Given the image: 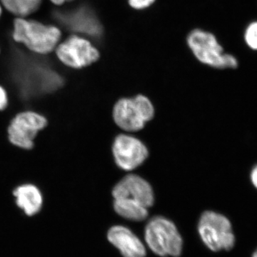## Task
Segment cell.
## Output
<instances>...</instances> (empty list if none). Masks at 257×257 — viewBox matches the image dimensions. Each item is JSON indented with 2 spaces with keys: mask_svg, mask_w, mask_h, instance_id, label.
<instances>
[{
  "mask_svg": "<svg viewBox=\"0 0 257 257\" xmlns=\"http://www.w3.org/2000/svg\"><path fill=\"white\" fill-rule=\"evenodd\" d=\"M12 40L32 53L47 56L54 52L62 41L63 33L58 27L35 19L15 18Z\"/></svg>",
  "mask_w": 257,
  "mask_h": 257,
  "instance_id": "1",
  "label": "cell"
},
{
  "mask_svg": "<svg viewBox=\"0 0 257 257\" xmlns=\"http://www.w3.org/2000/svg\"><path fill=\"white\" fill-rule=\"evenodd\" d=\"M192 53L199 62L216 69H235L238 60L234 56L225 53L215 35L200 29L192 30L187 39Z\"/></svg>",
  "mask_w": 257,
  "mask_h": 257,
  "instance_id": "2",
  "label": "cell"
},
{
  "mask_svg": "<svg viewBox=\"0 0 257 257\" xmlns=\"http://www.w3.org/2000/svg\"><path fill=\"white\" fill-rule=\"evenodd\" d=\"M203 242L211 251H230L235 244L232 224L227 216L213 211H204L199 223Z\"/></svg>",
  "mask_w": 257,
  "mask_h": 257,
  "instance_id": "3",
  "label": "cell"
},
{
  "mask_svg": "<svg viewBox=\"0 0 257 257\" xmlns=\"http://www.w3.org/2000/svg\"><path fill=\"white\" fill-rule=\"evenodd\" d=\"M145 239L152 251L161 256H180L182 239L173 222L162 216L150 221L145 229Z\"/></svg>",
  "mask_w": 257,
  "mask_h": 257,
  "instance_id": "4",
  "label": "cell"
},
{
  "mask_svg": "<svg viewBox=\"0 0 257 257\" xmlns=\"http://www.w3.org/2000/svg\"><path fill=\"white\" fill-rule=\"evenodd\" d=\"M155 115V108L147 96L138 95L132 99L123 98L115 104L113 109L114 122L126 132L143 130Z\"/></svg>",
  "mask_w": 257,
  "mask_h": 257,
  "instance_id": "5",
  "label": "cell"
},
{
  "mask_svg": "<svg viewBox=\"0 0 257 257\" xmlns=\"http://www.w3.org/2000/svg\"><path fill=\"white\" fill-rule=\"evenodd\" d=\"M47 124L48 119L41 113L30 109L20 111L12 118L8 124V141L22 150H32L37 135Z\"/></svg>",
  "mask_w": 257,
  "mask_h": 257,
  "instance_id": "6",
  "label": "cell"
},
{
  "mask_svg": "<svg viewBox=\"0 0 257 257\" xmlns=\"http://www.w3.org/2000/svg\"><path fill=\"white\" fill-rule=\"evenodd\" d=\"M54 53L61 64L72 69L86 68L100 57L99 50L90 40L74 34L62 40Z\"/></svg>",
  "mask_w": 257,
  "mask_h": 257,
  "instance_id": "7",
  "label": "cell"
},
{
  "mask_svg": "<svg viewBox=\"0 0 257 257\" xmlns=\"http://www.w3.org/2000/svg\"><path fill=\"white\" fill-rule=\"evenodd\" d=\"M53 19L57 24L80 36L99 38L103 27L95 13L89 7L82 6L72 10H54Z\"/></svg>",
  "mask_w": 257,
  "mask_h": 257,
  "instance_id": "8",
  "label": "cell"
},
{
  "mask_svg": "<svg viewBox=\"0 0 257 257\" xmlns=\"http://www.w3.org/2000/svg\"><path fill=\"white\" fill-rule=\"evenodd\" d=\"M116 165L125 171L138 168L148 157L149 152L143 142L130 135H118L112 146Z\"/></svg>",
  "mask_w": 257,
  "mask_h": 257,
  "instance_id": "9",
  "label": "cell"
},
{
  "mask_svg": "<svg viewBox=\"0 0 257 257\" xmlns=\"http://www.w3.org/2000/svg\"><path fill=\"white\" fill-rule=\"evenodd\" d=\"M115 199L127 198L138 202L148 209L155 201L151 185L143 177L136 175H128L115 185L112 190Z\"/></svg>",
  "mask_w": 257,
  "mask_h": 257,
  "instance_id": "10",
  "label": "cell"
},
{
  "mask_svg": "<svg viewBox=\"0 0 257 257\" xmlns=\"http://www.w3.org/2000/svg\"><path fill=\"white\" fill-rule=\"evenodd\" d=\"M108 239L124 257H145L146 250L140 239L126 227L115 226L108 232Z\"/></svg>",
  "mask_w": 257,
  "mask_h": 257,
  "instance_id": "11",
  "label": "cell"
},
{
  "mask_svg": "<svg viewBox=\"0 0 257 257\" xmlns=\"http://www.w3.org/2000/svg\"><path fill=\"white\" fill-rule=\"evenodd\" d=\"M16 205L27 216L35 215L43 205V194L41 189L32 183H23L17 186L12 192Z\"/></svg>",
  "mask_w": 257,
  "mask_h": 257,
  "instance_id": "12",
  "label": "cell"
},
{
  "mask_svg": "<svg viewBox=\"0 0 257 257\" xmlns=\"http://www.w3.org/2000/svg\"><path fill=\"white\" fill-rule=\"evenodd\" d=\"M114 210L125 219L133 221H143L148 216L147 208L127 198L115 199Z\"/></svg>",
  "mask_w": 257,
  "mask_h": 257,
  "instance_id": "13",
  "label": "cell"
},
{
  "mask_svg": "<svg viewBox=\"0 0 257 257\" xmlns=\"http://www.w3.org/2000/svg\"><path fill=\"white\" fill-rule=\"evenodd\" d=\"M43 0H0L7 12L16 18H27L39 11Z\"/></svg>",
  "mask_w": 257,
  "mask_h": 257,
  "instance_id": "14",
  "label": "cell"
},
{
  "mask_svg": "<svg viewBox=\"0 0 257 257\" xmlns=\"http://www.w3.org/2000/svg\"><path fill=\"white\" fill-rule=\"evenodd\" d=\"M244 41L251 50L257 51V21L252 22L245 30Z\"/></svg>",
  "mask_w": 257,
  "mask_h": 257,
  "instance_id": "15",
  "label": "cell"
},
{
  "mask_svg": "<svg viewBox=\"0 0 257 257\" xmlns=\"http://www.w3.org/2000/svg\"><path fill=\"white\" fill-rule=\"evenodd\" d=\"M155 0H128V4L133 9L141 10L151 6Z\"/></svg>",
  "mask_w": 257,
  "mask_h": 257,
  "instance_id": "16",
  "label": "cell"
},
{
  "mask_svg": "<svg viewBox=\"0 0 257 257\" xmlns=\"http://www.w3.org/2000/svg\"><path fill=\"white\" fill-rule=\"evenodd\" d=\"M9 104V96L8 91L3 86L0 85V111H5Z\"/></svg>",
  "mask_w": 257,
  "mask_h": 257,
  "instance_id": "17",
  "label": "cell"
},
{
  "mask_svg": "<svg viewBox=\"0 0 257 257\" xmlns=\"http://www.w3.org/2000/svg\"><path fill=\"white\" fill-rule=\"evenodd\" d=\"M250 179H251V184L255 189H257V165L253 167L250 174Z\"/></svg>",
  "mask_w": 257,
  "mask_h": 257,
  "instance_id": "18",
  "label": "cell"
},
{
  "mask_svg": "<svg viewBox=\"0 0 257 257\" xmlns=\"http://www.w3.org/2000/svg\"><path fill=\"white\" fill-rule=\"evenodd\" d=\"M51 3H52L55 6H62L65 3H68L69 2L74 1V0H49Z\"/></svg>",
  "mask_w": 257,
  "mask_h": 257,
  "instance_id": "19",
  "label": "cell"
},
{
  "mask_svg": "<svg viewBox=\"0 0 257 257\" xmlns=\"http://www.w3.org/2000/svg\"><path fill=\"white\" fill-rule=\"evenodd\" d=\"M3 6H2L1 3H0V18L2 17V15H3Z\"/></svg>",
  "mask_w": 257,
  "mask_h": 257,
  "instance_id": "20",
  "label": "cell"
},
{
  "mask_svg": "<svg viewBox=\"0 0 257 257\" xmlns=\"http://www.w3.org/2000/svg\"><path fill=\"white\" fill-rule=\"evenodd\" d=\"M251 257H257V248L253 251L252 255H251Z\"/></svg>",
  "mask_w": 257,
  "mask_h": 257,
  "instance_id": "21",
  "label": "cell"
}]
</instances>
